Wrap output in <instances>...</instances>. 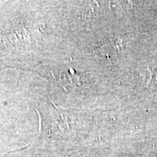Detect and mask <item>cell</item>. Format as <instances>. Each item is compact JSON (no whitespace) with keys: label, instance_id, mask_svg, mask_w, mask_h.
Here are the masks:
<instances>
[]
</instances>
